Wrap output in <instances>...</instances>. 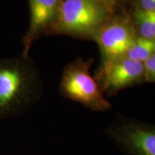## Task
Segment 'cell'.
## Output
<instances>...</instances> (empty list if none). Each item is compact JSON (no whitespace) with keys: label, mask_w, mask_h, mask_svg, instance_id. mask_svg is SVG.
Masks as SVG:
<instances>
[{"label":"cell","mask_w":155,"mask_h":155,"mask_svg":"<svg viewBox=\"0 0 155 155\" xmlns=\"http://www.w3.org/2000/svg\"><path fill=\"white\" fill-rule=\"evenodd\" d=\"M42 94L43 85L32 60L0 59V119L25 113Z\"/></svg>","instance_id":"1"},{"label":"cell","mask_w":155,"mask_h":155,"mask_svg":"<svg viewBox=\"0 0 155 155\" xmlns=\"http://www.w3.org/2000/svg\"><path fill=\"white\" fill-rule=\"evenodd\" d=\"M112 11L96 0H62L48 32L81 38H95L111 17Z\"/></svg>","instance_id":"2"},{"label":"cell","mask_w":155,"mask_h":155,"mask_svg":"<svg viewBox=\"0 0 155 155\" xmlns=\"http://www.w3.org/2000/svg\"><path fill=\"white\" fill-rule=\"evenodd\" d=\"M94 60L78 58L64 69L60 93L64 98L79 103L94 111H106L112 107L97 81L91 76Z\"/></svg>","instance_id":"3"},{"label":"cell","mask_w":155,"mask_h":155,"mask_svg":"<svg viewBox=\"0 0 155 155\" xmlns=\"http://www.w3.org/2000/svg\"><path fill=\"white\" fill-rule=\"evenodd\" d=\"M108 138L125 155H155V127L122 118L106 130Z\"/></svg>","instance_id":"4"},{"label":"cell","mask_w":155,"mask_h":155,"mask_svg":"<svg viewBox=\"0 0 155 155\" xmlns=\"http://www.w3.org/2000/svg\"><path fill=\"white\" fill-rule=\"evenodd\" d=\"M133 22L123 16L111 17L101 28L95 37L104 61H111L126 56L138 36Z\"/></svg>","instance_id":"5"},{"label":"cell","mask_w":155,"mask_h":155,"mask_svg":"<svg viewBox=\"0 0 155 155\" xmlns=\"http://www.w3.org/2000/svg\"><path fill=\"white\" fill-rule=\"evenodd\" d=\"M96 81L104 94L114 96L119 91L144 83L143 63L124 57L104 61Z\"/></svg>","instance_id":"6"},{"label":"cell","mask_w":155,"mask_h":155,"mask_svg":"<svg viewBox=\"0 0 155 155\" xmlns=\"http://www.w3.org/2000/svg\"><path fill=\"white\" fill-rule=\"evenodd\" d=\"M59 5L60 0H29L30 20L28 32L23 38L22 57H28L33 42L49 31L57 16Z\"/></svg>","instance_id":"7"},{"label":"cell","mask_w":155,"mask_h":155,"mask_svg":"<svg viewBox=\"0 0 155 155\" xmlns=\"http://www.w3.org/2000/svg\"><path fill=\"white\" fill-rule=\"evenodd\" d=\"M134 26L143 38L154 40L155 12L144 11L137 7L133 13Z\"/></svg>","instance_id":"8"},{"label":"cell","mask_w":155,"mask_h":155,"mask_svg":"<svg viewBox=\"0 0 155 155\" xmlns=\"http://www.w3.org/2000/svg\"><path fill=\"white\" fill-rule=\"evenodd\" d=\"M155 52V40L137 36L130 49L126 54V57L132 61L143 62L146 61Z\"/></svg>","instance_id":"9"},{"label":"cell","mask_w":155,"mask_h":155,"mask_svg":"<svg viewBox=\"0 0 155 155\" xmlns=\"http://www.w3.org/2000/svg\"><path fill=\"white\" fill-rule=\"evenodd\" d=\"M144 82L154 83L155 81V53L143 62Z\"/></svg>","instance_id":"10"},{"label":"cell","mask_w":155,"mask_h":155,"mask_svg":"<svg viewBox=\"0 0 155 155\" xmlns=\"http://www.w3.org/2000/svg\"><path fill=\"white\" fill-rule=\"evenodd\" d=\"M138 8L144 11L155 12V0H139Z\"/></svg>","instance_id":"11"},{"label":"cell","mask_w":155,"mask_h":155,"mask_svg":"<svg viewBox=\"0 0 155 155\" xmlns=\"http://www.w3.org/2000/svg\"><path fill=\"white\" fill-rule=\"evenodd\" d=\"M96 1L102 4V5H104V6H106L107 8L111 9L112 11L114 5L116 3V2H117L118 0H96Z\"/></svg>","instance_id":"12"}]
</instances>
